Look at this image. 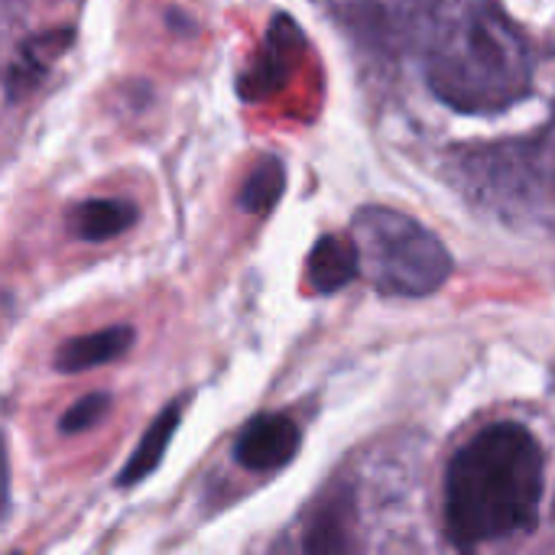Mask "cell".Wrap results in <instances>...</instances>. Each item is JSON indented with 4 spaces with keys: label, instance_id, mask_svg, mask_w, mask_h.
<instances>
[{
    "label": "cell",
    "instance_id": "6da1fadb",
    "mask_svg": "<svg viewBox=\"0 0 555 555\" xmlns=\"http://www.w3.org/2000/svg\"><path fill=\"white\" fill-rule=\"evenodd\" d=\"M546 494V455L520 423L468 439L446 472V537L459 550L533 533Z\"/></svg>",
    "mask_w": 555,
    "mask_h": 555
},
{
    "label": "cell",
    "instance_id": "3957f363",
    "mask_svg": "<svg viewBox=\"0 0 555 555\" xmlns=\"http://www.w3.org/2000/svg\"><path fill=\"white\" fill-rule=\"evenodd\" d=\"M358 263L380 296L423 299L442 289L452 276V254L416 218L371 205L354 215Z\"/></svg>",
    "mask_w": 555,
    "mask_h": 555
},
{
    "label": "cell",
    "instance_id": "52a82bcc",
    "mask_svg": "<svg viewBox=\"0 0 555 555\" xmlns=\"http://www.w3.org/2000/svg\"><path fill=\"white\" fill-rule=\"evenodd\" d=\"M361 273L358 263V247L351 237H338V234H325L315 241L309 260H306V276L309 286L322 296H332L338 289H345L354 276Z\"/></svg>",
    "mask_w": 555,
    "mask_h": 555
},
{
    "label": "cell",
    "instance_id": "ba28073f",
    "mask_svg": "<svg viewBox=\"0 0 555 555\" xmlns=\"http://www.w3.org/2000/svg\"><path fill=\"white\" fill-rule=\"evenodd\" d=\"M182 410H185V403L179 400V403L166 406V410L153 420V426H150V429L143 433V439L137 442L130 462H127V465L120 468V475H117V485H120V488H133V485L146 481V478L159 468V462H163V455H166V449H169V442H172V436H176V429H179Z\"/></svg>",
    "mask_w": 555,
    "mask_h": 555
},
{
    "label": "cell",
    "instance_id": "4fadbf2b",
    "mask_svg": "<svg viewBox=\"0 0 555 555\" xmlns=\"http://www.w3.org/2000/svg\"><path fill=\"white\" fill-rule=\"evenodd\" d=\"M107 410H111V397H107V393H88V397L75 400V403L62 413L59 429H62L65 436L88 433V429H94V426L107 416Z\"/></svg>",
    "mask_w": 555,
    "mask_h": 555
},
{
    "label": "cell",
    "instance_id": "8fae6325",
    "mask_svg": "<svg viewBox=\"0 0 555 555\" xmlns=\"http://www.w3.org/2000/svg\"><path fill=\"white\" fill-rule=\"evenodd\" d=\"M283 29L286 33H280V16H276V23H273V29H270V39H267V52L260 55V62L254 65V72L241 81V94H247V98H257L260 91H267V88H273V85H280L283 78H286V72H289V49L296 46V39H299V29L286 20L283 23Z\"/></svg>",
    "mask_w": 555,
    "mask_h": 555
},
{
    "label": "cell",
    "instance_id": "30bf717a",
    "mask_svg": "<svg viewBox=\"0 0 555 555\" xmlns=\"http://www.w3.org/2000/svg\"><path fill=\"white\" fill-rule=\"evenodd\" d=\"M348 517H351V494L348 491L325 494L315 507L309 530H306L302 550H309V553H345L351 546Z\"/></svg>",
    "mask_w": 555,
    "mask_h": 555
},
{
    "label": "cell",
    "instance_id": "277c9868",
    "mask_svg": "<svg viewBox=\"0 0 555 555\" xmlns=\"http://www.w3.org/2000/svg\"><path fill=\"white\" fill-rule=\"evenodd\" d=\"M459 179L478 205L498 211L507 221L553 218V146L550 137L504 140L491 146H472L459 153Z\"/></svg>",
    "mask_w": 555,
    "mask_h": 555
},
{
    "label": "cell",
    "instance_id": "7a4b0ae2",
    "mask_svg": "<svg viewBox=\"0 0 555 555\" xmlns=\"http://www.w3.org/2000/svg\"><path fill=\"white\" fill-rule=\"evenodd\" d=\"M537 55L524 29L494 3L449 16L426 52L433 94L459 114H498L533 91Z\"/></svg>",
    "mask_w": 555,
    "mask_h": 555
},
{
    "label": "cell",
    "instance_id": "8992f818",
    "mask_svg": "<svg viewBox=\"0 0 555 555\" xmlns=\"http://www.w3.org/2000/svg\"><path fill=\"white\" fill-rule=\"evenodd\" d=\"M133 338H137V332L130 325H107V328H98L91 335L72 338L59 348L55 371L59 374H81V371L101 367L107 361H117L133 348Z\"/></svg>",
    "mask_w": 555,
    "mask_h": 555
},
{
    "label": "cell",
    "instance_id": "9c48e42d",
    "mask_svg": "<svg viewBox=\"0 0 555 555\" xmlns=\"http://www.w3.org/2000/svg\"><path fill=\"white\" fill-rule=\"evenodd\" d=\"M140 211L127 198H91L81 202L72 215V231L85 244H101L111 237H120L137 224Z\"/></svg>",
    "mask_w": 555,
    "mask_h": 555
},
{
    "label": "cell",
    "instance_id": "7c38bea8",
    "mask_svg": "<svg viewBox=\"0 0 555 555\" xmlns=\"http://www.w3.org/2000/svg\"><path fill=\"white\" fill-rule=\"evenodd\" d=\"M283 192H286V169H283L280 159L270 156V159H260L247 172V179L241 185V195H237V205L247 215H270L280 205Z\"/></svg>",
    "mask_w": 555,
    "mask_h": 555
},
{
    "label": "cell",
    "instance_id": "5b68a950",
    "mask_svg": "<svg viewBox=\"0 0 555 555\" xmlns=\"http://www.w3.org/2000/svg\"><path fill=\"white\" fill-rule=\"evenodd\" d=\"M299 446H302V429L296 420L283 413H263L241 429L234 442V462L244 472L267 475L289 465L299 455Z\"/></svg>",
    "mask_w": 555,
    "mask_h": 555
},
{
    "label": "cell",
    "instance_id": "5bb4252c",
    "mask_svg": "<svg viewBox=\"0 0 555 555\" xmlns=\"http://www.w3.org/2000/svg\"><path fill=\"white\" fill-rule=\"evenodd\" d=\"M416 3H423V7H429V3H436V0H416Z\"/></svg>",
    "mask_w": 555,
    "mask_h": 555
}]
</instances>
